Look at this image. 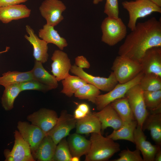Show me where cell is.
Wrapping results in <instances>:
<instances>
[{"instance_id":"1","label":"cell","mask_w":161,"mask_h":161,"mask_svg":"<svg viewBox=\"0 0 161 161\" xmlns=\"http://www.w3.org/2000/svg\"><path fill=\"white\" fill-rule=\"evenodd\" d=\"M156 47H161V21L153 17L136 24L119 47L118 54L140 63L146 51Z\"/></svg>"},{"instance_id":"2","label":"cell","mask_w":161,"mask_h":161,"mask_svg":"<svg viewBox=\"0 0 161 161\" xmlns=\"http://www.w3.org/2000/svg\"><path fill=\"white\" fill-rule=\"evenodd\" d=\"M91 144L89 153L86 155V161H108L115 154L120 150L117 143L101 134L91 133Z\"/></svg>"},{"instance_id":"3","label":"cell","mask_w":161,"mask_h":161,"mask_svg":"<svg viewBox=\"0 0 161 161\" xmlns=\"http://www.w3.org/2000/svg\"><path fill=\"white\" fill-rule=\"evenodd\" d=\"M124 8L128 12L129 18L128 27L132 31L137 20L146 17L154 12L161 13V8L148 0L124 1L122 3Z\"/></svg>"},{"instance_id":"4","label":"cell","mask_w":161,"mask_h":161,"mask_svg":"<svg viewBox=\"0 0 161 161\" xmlns=\"http://www.w3.org/2000/svg\"><path fill=\"white\" fill-rule=\"evenodd\" d=\"M118 83H127L142 71L141 64L128 57L119 55L114 59L111 67Z\"/></svg>"},{"instance_id":"5","label":"cell","mask_w":161,"mask_h":161,"mask_svg":"<svg viewBox=\"0 0 161 161\" xmlns=\"http://www.w3.org/2000/svg\"><path fill=\"white\" fill-rule=\"evenodd\" d=\"M101 28L102 41L109 46H114L127 35V27L122 19L108 17L102 21Z\"/></svg>"},{"instance_id":"6","label":"cell","mask_w":161,"mask_h":161,"mask_svg":"<svg viewBox=\"0 0 161 161\" xmlns=\"http://www.w3.org/2000/svg\"><path fill=\"white\" fill-rule=\"evenodd\" d=\"M144 75L141 71L130 81L124 83H118L107 93L98 95L94 103L97 110L100 111L114 100L125 97L126 92L130 88L139 84Z\"/></svg>"},{"instance_id":"7","label":"cell","mask_w":161,"mask_h":161,"mask_svg":"<svg viewBox=\"0 0 161 161\" xmlns=\"http://www.w3.org/2000/svg\"><path fill=\"white\" fill-rule=\"evenodd\" d=\"M143 93V91L138 84L130 88L125 95L128 99L137 125L141 128L148 113L144 103Z\"/></svg>"},{"instance_id":"8","label":"cell","mask_w":161,"mask_h":161,"mask_svg":"<svg viewBox=\"0 0 161 161\" xmlns=\"http://www.w3.org/2000/svg\"><path fill=\"white\" fill-rule=\"evenodd\" d=\"M14 143L11 150L4 151L5 161H35L29 144L22 138L17 130L14 132Z\"/></svg>"},{"instance_id":"9","label":"cell","mask_w":161,"mask_h":161,"mask_svg":"<svg viewBox=\"0 0 161 161\" xmlns=\"http://www.w3.org/2000/svg\"><path fill=\"white\" fill-rule=\"evenodd\" d=\"M70 72L97 88L100 90L109 92L112 90L118 83L115 76L112 72L108 78L95 76L85 72L83 69L75 65H72Z\"/></svg>"},{"instance_id":"10","label":"cell","mask_w":161,"mask_h":161,"mask_svg":"<svg viewBox=\"0 0 161 161\" xmlns=\"http://www.w3.org/2000/svg\"><path fill=\"white\" fill-rule=\"evenodd\" d=\"M41 16L46 21V24L55 27L64 19L62 13L66 7L60 0H44L39 8Z\"/></svg>"},{"instance_id":"11","label":"cell","mask_w":161,"mask_h":161,"mask_svg":"<svg viewBox=\"0 0 161 161\" xmlns=\"http://www.w3.org/2000/svg\"><path fill=\"white\" fill-rule=\"evenodd\" d=\"M77 120L73 115L68 114L66 110H63L55 125L47 134L57 145L62 139L69 135L71 131L75 127Z\"/></svg>"},{"instance_id":"12","label":"cell","mask_w":161,"mask_h":161,"mask_svg":"<svg viewBox=\"0 0 161 161\" xmlns=\"http://www.w3.org/2000/svg\"><path fill=\"white\" fill-rule=\"evenodd\" d=\"M17 127L22 138L29 144L32 154L36 150L47 135V132L37 126L27 121H19Z\"/></svg>"},{"instance_id":"13","label":"cell","mask_w":161,"mask_h":161,"mask_svg":"<svg viewBox=\"0 0 161 161\" xmlns=\"http://www.w3.org/2000/svg\"><path fill=\"white\" fill-rule=\"evenodd\" d=\"M58 117L55 111L43 108L29 115L27 119L31 124L47 133L55 126Z\"/></svg>"},{"instance_id":"14","label":"cell","mask_w":161,"mask_h":161,"mask_svg":"<svg viewBox=\"0 0 161 161\" xmlns=\"http://www.w3.org/2000/svg\"><path fill=\"white\" fill-rule=\"evenodd\" d=\"M51 59V72L58 81H61L69 75L72 65L67 54L60 49L55 50Z\"/></svg>"},{"instance_id":"15","label":"cell","mask_w":161,"mask_h":161,"mask_svg":"<svg viewBox=\"0 0 161 161\" xmlns=\"http://www.w3.org/2000/svg\"><path fill=\"white\" fill-rule=\"evenodd\" d=\"M134 140L136 148L142 154L143 161H154L155 154L161 146L152 145L147 140L142 128L137 125L134 131Z\"/></svg>"},{"instance_id":"16","label":"cell","mask_w":161,"mask_h":161,"mask_svg":"<svg viewBox=\"0 0 161 161\" xmlns=\"http://www.w3.org/2000/svg\"><path fill=\"white\" fill-rule=\"evenodd\" d=\"M144 74L153 73L161 77V47H152L145 53L140 62Z\"/></svg>"},{"instance_id":"17","label":"cell","mask_w":161,"mask_h":161,"mask_svg":"<svg viewBox=\"0 0 161 161\" xmlns=\"http://www.w3.org/2000/svg\"><path fill=\"white\" fill-rule=\"evenodd\" d=\"M26 30L29 35L24 38L32 45L33 48V56L35 60L44 63L47 61L49 57L48 43L39 38L33 29L28 25L26 26Z\"/></svg>"},{"instance_id":"18","label":"cell","mask_w":161,"mask_h":161,"mask_svg":"<svg viewBox=\"0 0 161 161\" xmlns=\"http://www.w3.org/2000/svg\"><path fill=\"white\" fill-rule=\"evenodd\" d=\"M92 113L100 121L102 132L108 127L114 130H117L123 125V121L110 103L99 112Z\"/></svg>"},{"instance_id":"19","label":"cell","mask_w":161,"mask_h":161,"mask_svg":"<svg viewBox=\"0 0 161 161\" xmlns=\"http://www.w3.org/2000/svg\"><path fill=\"white\" fill-rule=\"evenodd\" d=\"M31 12V10L22 4L0 7V21L8 24L13 20L28 18Z\"/></svg>"},{"instance_id":"20","label":"cell","mask_w":161,"mask_h":161,"mask_svg":"<svg viewBox=\"0 0 161 161\" xmlns=\"http://www.w3.org/2000/svg\"><path fill=\"white\" fill-rule=\"evenodd\" d=\"M143 131H150L152 139L157 145H161V113L148 112L143 124Z\"/></svg>"},{"instance_id":"21","label":"cell","mask_w":161,"mask_h":161,"mask_svg":"<svg viewBox=\"0 0 161 161\" xmlns=\"http://www.w3.org/2000/svg\"><path fill=\"white\" fill-rule=\"evenodd\" d=\"M67 141L72 156L80 158L86 155L90 150V141L80 134L76 133L69 135Z\"/></svg>"},{"instance_id":"22","label":"cell","mask_w":161,"mask_h":161,"mask_svg":"<svg viewBox=\"0 0 161 161\" xmlns=\"http://www.w3.org/2000/svg\"><path fill=\"white\" fill-rule=\"evenodd\" d=\"M75 127L76 133L80 134L101 133V123L98 119L91 112L83 118L77 120Z\"/></svg>"},{"instance_id":"23","label":"cell","mask_w":161,"mask_h":161,"mask_svg":"<svg viewBox=\"0 0 161 161\" xmlns=\"http://www.w3.org/2000/svg\"><path fill=\"white\" fill-rule=\"evenodd\" d=\"M57 145L52 138L47 134L36 150L32 153V155L38 161H52Z\"/></svg>"},{"instance_id":"24","label":"cell","mask_w":161,"mask_h":161,"mask_svg":"<svg viewBox=\"0 0 161 161\" xmlns=\"http://www.w3.org/2000/svg\"><path fill=\"white\" fill-rule=\"evenodd\" d=\"M54 26L46 24L38 32V36L48 44L52 43L56 46L61 50L67 46L66 40L61 37Z\"/></svg>"},{"instance_id":"25","label":"cell","mask_w":161,"mask_h":161,"mask_svg":"<svg viewBox=\"0 0 161 161\" xmlns=\"http://www.w3.org/2000/svg\"><path fill=\"white\" fill-rule=\"evenodd\" d=\"M42 64L35 61L34 66L30 70L33 79L48 86L52 89L57 88L58 81L53 75L50 74L44 69Z\"/></svg>"},{"instance_id":"26","label":"cell","mask_w":161,"mask_h":161,"mask_svg":"<svg viewBox=\"0 0 161 161\" xmlns=\"http://www.w3.org/2000/svg\"><path fill=\"white\" fill-rule=\"evenodd\" d=\"M137 125L136 120L129 122H123L122 126L114 130L106 137L115 141L123 140L134 143V132Z\"/></svg>"},{"instance_id":"27","label":"cell","mask_w":161,"mask_h":161,"mask_svg":"<svg viewBox=\"0 0 161 161\" xmlns=\"http://www.w3.org/2000/svg\"><path fill=\"white\" fill-rule=\"evenodd\" d=\"M30 71L26 72L8 71L0 77V85L4 87L15 83H20L33 79Z\"/></svg>"},{"instance_id":"28","label":"cell","mask_w":161,"mask_h":161,"mask_svg":"<svg viewBox=\"0 0 161 161\" xmlns=\"http://www.w3.org/2000/svg\"><path fill=\"white\" fill-rule=\"evenodd\" d=\"M110 104L123 122L136 120L126 97L116 99Z\"/></svg>"},{"instance_id":"29","label":"cell","mask_w":161,"mask_h":161,"mask_svg":"<svg viewBox=\"0 0 161 161\" xmlns=\"http://www.w3.org/2000/svg\"><path fill=\"white\" fill-rule=\"evenodd\" d=\"M21 92L19 83H15L5 87L1 98V103L6 111L12 110L14 106V101Z\"/></svg>"},{"instance_id":"30","label":"cell","mask_w":161,"mask_h":161,"mask_svg":"<svg viewBox=\"0 0 161 161\" xmlns=\"http://www.w3.org/2000/svg\"><path fill=\"white\" fill-rule=\"evenodd\" d=\"M61 82L63 89L61 92L69 97H72L79 88L87 83L78 76L70 74Z\"/></svg>"},{"instance_id":"31","label":"cell","mask_w":161,"mask_h":161,"mask_svg":"<svg viewBox=\"0 0 161 161\" xmlns=\"http://www.w3.org/2000/svg\"><path fill=\"white\" fill-rule=\"evenodd\" d=\"M145 106L150 112L161 113V90L154 91H143Z\"/></svg>"},{"instance_id":"32","label":"cell","mask_w":161,"mask_h":161,"mask_svg":"<svg viewBox=\"0 0 161 161\" xmlns=\"http://www.w3.org/2000/svg\"><path fill=\"white\" fill-rule=\"evenodd\" d=\"M100 93V90L97 88L87 83L79 88L74 95L79 99L87 100L95 103L97 97Z\"/></svg>"},{"instance_id":"33","label":"cell","mask_w":161,"mask_h":161,"mask_svg":"<svg viewBox=\"0 0 161 161\" xmlns=\"http://www.w3.org/2000/svg\"><path fill=\"white\" fill-rule=\"evenodd\" d=\"M143 91L161 90V77L153 73L144 74L139 83Z\"/></svg>"},{"instance_id":"34","label":"cell","mask_w":161,"mask_h":161,"mask_svg":"<svg viewBox=\"0 0 161 161\" xmlns=\"http://www.w3.org/2000/svg\"><path fill=\"white\" fill-rule=\"evenodd\" d=\"M72 156L64 138L57 144L52 161H71Z\"/></svg>"},{"instance_id":"35","label":"cell","mask_w":161,"mask_h":161,"mask_svg":"<svg viewBox=\"0 0 161 161\" xmlns=\"http://www.w3.org/2000/svg\"><path fill=\"white\" fill-rule=\"evenodd\" d=\"M119 157L112 160V161H143L141 156L140 151L136 149L131 151L127 148L123 150L118 154Z\"/></svg>"},{"instance_id":"36","label":"cell","mask_w":161,"mask_h":161,"mask_svg":"<svg viewBox=\"0 0 161 161\" xmlns=\"http://www.w3.org/2000/svg\"><path fill=\"white\" fill-rule=\"evenodd\" d=\"M22 91L27 90H35L46 92L52 89L48 86L33 79L19 83Z\"/></svg>"},{"instance_id":"37","label":"cell","mask_w":161,"mask_h":161,"mask_svg":"<svg viewBox=\"0 0 161 161\" xmlns=\"http://www.w3.org/2000/svg\"><path fill=\"white\" fill-rule=\"evenodd\" d=\"M104 12L109 17L118 18L119 12L118 0H106Z\"/></svg>"},{"instance_id":"38","label":"cell","mask_w":161,"mask_h":161,"mask_svg":"<svg viewBox=\"0 0 161 161\" xmlns=\"http://www.w3.org/2000/svg\"><path fill=\"white\" fill-rule=\"evenodd\" d=\"M75 65L81 69H89L90 65L87 59L83 55L78 56L75 59Z\"/></svg>"},{"instance_id":"39","label":"cell","mask_w":161,"mask_h":161,"mask_svg":"<svg viewBox=\"0 0 161 161\" xmlns=\"http://www.w3.org/2000/svg\"><path fill=\"white\" fill-rule=\"evenodd\" d=\"M28 0H0V7L21 4Z\"/></svg>"},{"instance_id":"40","label":"cell","mask_w":161,"mask_h":161,"mask_svg":"<svg viewBox=\"0 0 161 161\" xmlns=\"http://www.w3.org/2000/svg\"><path fill=\"white\" fill-rule=\"evenodd\" d=\"M77 108L86 114H88L90 113L89 106L86 103H80L78 105Z\"/></svg>"},{"instance_id":"41","label":"cell","mask_w":161,"mask_h":161,"mask_svg":"<svg viewBox=\"0 0 161 161\" xmlns=\"http://www.w3.org/2000/svg\"><path fill=\"white\" fill-rule=\"evenodd\" d=\"M87 115L77 108L74 111L73 116L77 120L83 118Z\"/></svg>"},{"instance_id":"42","label":"cell","mask_w":161,"mask_h":161,"mask_svg":"<svg viewBox=\"0 0 161 161\" xmlns=\"http://www.w3.org/2000/svg\"><path fill=\"white\" fill-rule=\"evenodd\" d=\"M161 161V148L160 147L157 151L155 156L154 161Z\"/></svg>"},{"instance_id":"43","label":"cell","mask_w":161,"mask_h":161,"mask_svg":"<svg viewBox=\"0 0 161 161\" xmlns=\"http://www.w3.org/2000/svg\"><path fill=\"white\" fill-rule=\"evenodd\" d=\"M158 6L161 7V0H148Z\"/></svg>"},{"instance_id":"44","label":"cell","mask_w":161,"mask_h":161,"mask_svg":"<svg viewBox=\"0 0 161 161\" xmlns=\"http://www.w3.org/2000/svg\"><path fill=\"white\" fill-rule=\"evenodd\" d=\"M80 158L77 156H72L71 161H79Z\"/></svg>"},{"instance_id":"45","label":"cell","mask_w":161,"mask_h":161,"mask_svg":"<svg viewBox=\"0 0 161 161\" xmlns=\"http://www.w3.org/2000/svg\"><path fill=\"white\" fill-rule=\"evenodd\" d=\"M10 49V47H6V49H5V50H4V51H2L0 52V54H1V53L6 52H8V50H9V49Z\"/></svg>"},{"instance_id":"46","label":"cell","mask_w":161,"mask_h":161,"mask_svg":"<svg viewBox=\"0 0 161 161\" xmlns=\"http://www.w3.org/2000/svg\"><path fill=\"white\" fill-rule=\"evenodd\" d=\"M103 0H93V3L95 4H98L100 2H101L103 1Z\"/></svg>"},{"instance_id":"47","label":"cell","mask_w":161,"mask_h":161,"mask_svg":"<svg viewBox=\"0 0 161 161\" xmlns=\"http://www.w3.org/2000/svg\"></svg>"}]
</instances>
